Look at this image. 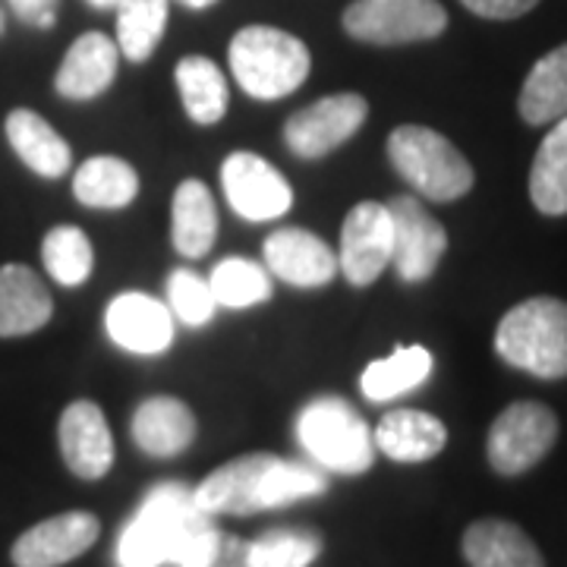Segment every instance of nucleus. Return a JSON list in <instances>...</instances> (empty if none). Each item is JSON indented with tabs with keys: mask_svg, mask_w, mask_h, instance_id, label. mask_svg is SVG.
Segmentation results:
<instances>
[{
	"mask_svg": "<svg viewBox=\"0 0 567 567\" xmlns=\"http://www.w3.org/2000/svg\"><path fill=\"white\" fill-rule=\"evenodd\" d=\"M102 524L89 511H66L25 529L10 548L17 567H61L99 543Z\"/></svg>",
	"mask_w": 567,
	"mask_h": 567,
	"instance_id": "nucleus-12",
	"label": "nucleus"
},
{
	"mask_svg": "<svg viewBox=\"0 0 567 567\" xmlns=\"http://www.w3.org/2000/svg\"><path fill=\"white\" fill-rule=\"evenodd\" d=\"M171 237L183 259H203L218 240V208L203 181H183L171 205Z\"/></svg>",
	"mask_w": 567,
	"mask_h": 567,
	"instance_id": "nucleus-23",
	"label": "nucleus"
},
{
	"mask_svg": "<svg viewBox=\"0 0 567 567\" xmlns=\"http://www.w3.org/2000/svg\"><path fill=\"white\" fill-rule=\"evenodd\" d=\"M196 432H199V425H196L193 410L183 404L181 398H171V394L142 401L130 420V435H133L136 447L158 461H171V457L183 454L196 442Z\"/></svg>",
	"mask_w": 567,
	"mask_h": 567,
	"instance_id": "nucleus-18",
	"label": "nucleus"
},
{
	"mask_svg": "<svg viewBox=\"0 0 567 567\" xmlns=\"http://www.w3.org/2000/svg\"><path fill=\"white\" fill-rule=\"evenodd\" d=\"M558 442V416L539 401H517L498 413L488 429V464L502 476H520Z\"/></svg>",
	"mask_w": 567,
	"mask_h": 567,
	"instance_id": "nucleus-7",
	"label": "nucleus"
},
{
	"mask_svg": "<svg viewBox=\"0 0 567 567\" xmlns=\"http://www.w3.org/2000/svg\"><path fill=\"white\" fill-rule=\"evenodd\" d=\"M391 215V265L404 284H423L435 275L447 249V230L420 199L394 196L388 203Z\"/></svg>",
	"mask_w": 567,
	"mask_h": 567,
	"instance_id": "nucleus-9",
	"label": "nucleus"
},
{
	"mask_svg": "<svg viewBox=\"0 0 567 567\" xmlns=\"http://www.w3.org/2000/svg\"><path fill=\"white\" fill-rule=\"evenodd\" d=\"M104 328L114 344L140 357H158L174 344V312L140 290H126L107 303Z\"/></svg>",
	"mask_w": 567,
	"mask_h": 567,
	"instance_id": "nucleus-13",
	"label": "nucleus"
},
{
	"mask_svg": "<svg viewBox=\"0 0 567 567\" xmlns=\"http://www.w3.org/2000/svg\"><path fill=\"white\" fill-rule=\"evenodd\" d=\"M461 3L483 20H517L527 17L539 0H461Z\"/></svg>",
	"mask_w": 567,
	"mask_h": 567,
	"instance_id": "nucleus-34",
	"label": "nucleus"
},
{
	"mask_svg": "<svg viewBox=\"0 0 567 567\" xmlns=\"http://www.w3.org/2000/svg\"><path fill=\"white\" fill-rule=\"evenodd\" d=\"M297 439L324 473L360 476L375 461V442L365 420L350 401L322 394L300 410Z\"/></svg>",
	"mask_w": 567,
	"mask_h": 567,
	"instance_id": "nucleus-5",
	"label": "nucleus"
},
{
	"mask_svg": "<svg viewBox=\"0 0 567 567\" xmlns=\"http://www.w3.org/2000/svg\"><path fill=\"white\" fill-rule=\"evenodd\" d=\"M0 32H3V13H0Z\"/></svg>",
	"mask_w": 567,
	"mask_h": 567,
	"instance_id": "nucleus-39",
	"label": "nucleus"
},
{
	"mask_svg": "<svg viewBox=\"0 0 567 567\" xmlns=\"http://www.w3.org/2000/svg\"><path fill=\"white\" fill-rule=\"evenodd\" d=\"M221 186L230 208L246 221H275L293 205V189L287 177L252 152H234L224 158Z\"/></svg>",
	"mask_w": 567,
	"mask_h": 567,
	"instance_id": "nucleus-10",
	"label": "nucleus"
},
{
	"mask_svg": "<svg viewBox=\"0 0 567 567\" xmlns=\"http://www.w3.org/2000/svg\"><path fill=\"white\" fill-rule=\"evenodd\" d=\"M174 80H177L181 102L193 123L212 126L227 114L230 92H227V80H224V73L215 61H208L203 54H189L177 63Z\"/></svg>",
	"mask_w": 567,
	"mask_h": 567,
	"instance_id": "nucleus-26",
	"label": "nucleus"
},
{
	"mask_svg": "<svg viewBox=\"0 0 567 567\" xmlns=\"http://www.w3.org/2000/svg\"><path fill=\"white\" fill-rule=\"evenodd\" d=\"M227 61L237 85L259 102L287 99L312 70V54L303 41L275 25L240 29L227 48Z\"/></svg>",
	"mask_w": 567,
	"mask_h": 567,
	"instance_id": "nucleus-2",
	"label": "nucleus"
},
{
	"mask_svg": "<svg viewBox=\"0 0 567 567\" xmlns=\"http://www.w3.org/2000/svg\"><path fill=\"white\" fill-rule=\"evenodd\" d=\"M3 130H7L13 152L20 155V162L29 171H35L39 177L58 181L70 171V164H73L70 145L41 114L29 111V107H17V111H10Z\"/></svg>",
	"mask_w": 567,
	"mask_h": 567,
	"instance_id": "nucleus-21",
	"label": "nucleus"
},
{
	"mask_svg": "<svg viewBox=\"0 0 567 567\" xmlns=\"http://www.w3.org/2000/svg\"><path fill=\"white\" fill-rule=\"evenodd\" d=\"M117 48L130 63H145L162 44L167 29V0H121L117 7Z\"/></svg>",
	"mask_w": 567,
	"mask_h": 567,
	"instance_id": "nucleus-30",
	"label": "nucleus"
},
{
	"mask_svg": "<svg viewBox=\"0 0 567 567\" xmlns=\"http://www.w3.org/2000/svg\"><path fill=\"white\" fill-rule=\"evenodd\" d=\"M208 287L218 309H249L271 300L275 293L268 268L244 256H227L215 265L208 275Z\"/></svg>",
	"mask_w": 567,
	"mask_h": 567,
	"instance_id": "nucleus-29",
	"label": "nucleus"
},
{
	"mask_svg": "<svg viewBox=\"0 0 567 567\" xmlns=\"http://www.w3.org/2000/svg\"><path fill=\"white\" fill-rule=\"evenodd\" d=\"M271 461H275V454H244L237 461H227L193 488V502L212 517L259 514V486H262L265 470Z\"/></svg>",
	"mask_w": 567,
	"mask_h": 567,
	"instance_id": "nucleus-17",
	"label": "nucleus"
},
{
	"mask_svg": "<svg viewBox=\"0 0 567 567\" xmlns=\"http://www.w3.org/2000/svg\"><path fill=\"white\" fill-rule=\"evenodd\" d=\"M319 555H322V536L316 529H268L259 539L246 543L249 567H309Z\"/></svg>",
	"mask_w": 567,
	"mask_h": 567,
	"instance_id": "nucleus-32",
	"label": "nucleus"
},
{
	"mask_svg": "<svg viewBox=\"0 0 567 567\" xmlns=\"http://www.w3.org/2000/svg\"><path fill=\"white\" fill-rule=\"evenodd\" d=\"M73 196L89 208L117 212L140 196V174L117 155H95L76 167Z\"/></svg>",
	"mask_w": 567,
	"mask_h": 567,
	"instance_id": "nucleus-25",
	"label": "nucleus"
},
{
	"mask_svg": "<svg viewBox=\"0 0 567 567\" xmlns=\"http://www.w3.org/2000/svg\"><path fill=\"white\" fill-rule=\"evenodd\" d=\"M365 117H369V102L363 95L357 92L324 95L319 102L300 107L297 114H290V121L284 123V142L297 158L316 162L331 155L347 140H353Z\"/></svg>",
	"mask_w": 567,
	"mask_h": 567,
	"instance_id": "nucleus-8",
	"label": "nucleus"
},
{
	"mask_svg": "<svg viewBox=\"0 0 567 567\" xmlns=\"http://www.w3.org/2000/svg\"><path fill=\"white\" fill-rule=\"evenodd\" d=\"M41 262L48 268V275L63 287H80L89 281L92 268H95V252L85 237V230L73 227V224H61L51 227L44 234L41 244Z\"/></svg>",
	"mask_w": 567,
	"mask_h": 567,
	"instance_id": "nucleus-31",
	"label": "nucleus"
},
{
	"mask_svg": "<svg viewBox=\"0 0 567 567\" xmlns=\"http://www.w3.org/2000/svg\"><path fill=\"white\" fill-rule=\"evenodd\" d=\"M54 316V300L48 287L29 265L0 268V338L32 334Z\"/></svg>",
	"mask_w": 567,
	"mask_h": 567,
	"instance_id": "nucleus-20",
	"label": "nucleus"
},
{
	"mask_svg": "<svg viewBox=\"0 0 567 567\" xmlns=\"http://www.w3.org/2000/svg\"><path fill=\"white\" fill-rule=\"evenodd\" d=\"M199 567H249V558H246V539H240V536H224L221 546L215 551V558Z\"/></svg>",
	"mask_w": 567,
	"mask_h": 567,
	"instance_id": "nucleus-36",
	"label": "nucleus"
},
{
	"mask_svg": "<svg viewBox=\"0 0 567 567\" xmlns=\"http://www.w3.org/2000/svg\"><path fill=\"white\" fill-rule=\"evenodd\" d=\"M495 350L507 365L536 379L567 375V303L555 297H533L514 309L495 331Z\"/></svg>",
	"mask_w": 567,
	"mask_h": 567,
	"instance_id": "nucleus-3",
	"label": "nucleus"
},
{
	"mask_svg": "<svg viewBox=\"0 0 567 567\" xmlns=\"http://www.w3.org/2000/svg\"><path fill=\"white\" fill-rule=\"evenodd\" d=\"M262 259L268 275L293 287H324L338 275V256L319 234L303 227H281L265 237Z\"/></svg>",
	"mask_w": 567,
	"mask_h": 567,
	"instance_id": "nucleus-14",
	"label": "nucleus"
},
{
	"mask_svg": "<svg viewBox=\"0 0 567 567\" xmlns=\"http://www.w3.org/2000/svg\"><path fill=\"white\" fill-rule=\"evenodd\" d=\"M388 162L429 203H457L476 181L454 142L416 123H404L388 136Z\"/></svg>",
	"mask_w": 567,
	"mask_h": 567,
	"instance_id": "nucleus-4",
	"label": "nucleus"
},
{
	"mask_svg": "<svg viewBox=\"0 0 567 567\" xmlns=\"http://www.w3.org/2000/svg\"><path fill=\"white\" fill-rule=\"evenodd\" d=\"M391 215L382 203H360L350 208L341 227V252L338 271L353 287L375 284L391 265Z\"/></svg>",
	"mask_w": 567,
	"mask_h": 567,
	"instance_id": "nucleus-11",
	"label": "nucleus"
},
{
	"mask_svg": "<svg viewBox=\"0 0 567 567\" xmlns=\"http://www.w3.org/2000/svg\"><path fill=\"white\" fill-rule=\"evenodd\" d=\"M89 3H92L95 10H107V7H117L121 0H89Z\"/></svg>",
	"mask_w": 567,
	"mask_h": 567,
	"instance_id": "nucleus-38",
	"label": "nucleus"
},
{
	"mask_svg": "<svg viewBox=\"0 0 567 567\" xmlns=\"http://www.w3.org/2000/svg\"><path fill=\"white\" fill-rule=\"evenodd\" d=\"M183 7H189V10H205V7H212V3H218V0H177Z\"/></svg>",
	"mask_w": 567,
	"mask_h": 567,
	"instance_id": "nucleus-37",
	"label": "nucleus"
},
{
	"mask_svg": "<svg viewBox=\"0 0 567 567\" xmlns=\"http://www.w3.org/2000/svg\"><path fill=\"white\" fill-rule=\"evenodd\" d=\"M58 442L70 473L80 480H102L114 466V435L95 401H73L63 410Z\"/></svg>",
	"mask_w": 567,
	"mask_h": 567,
	"instance_id": "nucleus-15",
	"label": "nucleus"
},
{
	"mask_svg": "<svg viewBox=\"0 0 567 567\" xmlns=\"http://www.w3.org/2000/svg\"><path fill=\"white\" fill-rule=\"evenodd\" d=\"M121 63V48L104 32H85L70 44L61 70L54 76V89L66 102H92L111 89Z\"/></svg>",
	"mask_w": 567,
	"mask_h": 567,
	"instance_id": "nucleus-16",
	"label": "nucleus"
},
{
	"mask_svg": "<svg viewBox=\"0 0 567 567\" xmlns=\"http://www.w3.org/2000/svg\"><path fill=\"white\" fill-rule=\"evenodd\" d=\"M529 199L543 215H567V117L555 121L551 133L536 148L529 167Z\"/></svg>",
	"mask_w": 567,
	"mask_h": 567,
	"instance_id": "nucleus-28",
	"label": "nucleus"
},
{
	"mask_svg": "<svg viewBox=\"0 0 567 567\" xmlns=\"http://www.w3.org/2000/svg\"><path fill=\"white\" fill-rule=\"evenodd\" d=\"M517 111L529 126H546L567 117V44L539 58L520 89Z\"/></svg>",
	"mask_w": 567,
	"mask_h": 567,
	"instance_id": "nucleus-24",
	"label": "nucleus"
},
{
	"mask_svg": "<svg viewBox=\"0 0 567 567\" xmlns=\"http://www.w3.org/2000/svg\"><path fill=\"white\" fill-rule=\"evenodd\" d=\"M341 22L350 39L394 48L439 39L447 29V13L439 0H353Z\"/></svg>",
	"mask_w": 567,
	"mask_h": 567,
	"instance_id": "nucleus-6",
	"label": "nucleus"
},
{
	"mask_svg": "<svg viewBox=\"0 0 567 567\" xmlns=\"http://www.w3.org/2000/svg\"><path fill=\"white\" fill-rule=\"evenodd\" d=\"M429 375H432V353L425 347H398L385 360L365 365L360 391H363L365 401L385 404V401H394L406 391H416Z\"/></svg>",
	"mask_w": 567,
	"mask_h": 567,
	"instance_id": "nucleus-27",
	"label": "nucleus"
},
{
	"mask_svg": "<svg viewBox=\"0 0 567 567\" xmlns=\"http://www.w3.org/2000/svg\"><path fill=\"white\" fill-rule=\"evenodd\" d=\"M167 309L174 319H181L189 328H203L215 319L218 303L212 297L208 278L196 275L193 268H174L167 275Z\"/></svg>",
	"mask_w": 567,
	"mask_h": 567,
	"instance_id": "nucleus-33",
	"label": "nucleus"
},
{
	"mask_svg": "<svg viewBox=\"0 0 567 567\" xmlns=\"http://www.w3.org/2000/svg\"><path fill=\"white\" fill-rule=\"evenodd\" d=\"M7 3L13 7V13L22 22H32L39 29H51L54 20H58V13H54L58 0H7Z\"/></svg>",
	"mask_w": 567,
	"mask_h": 567,
	"instance_id": "nucleus-35",
	"label": "nucleus"
},
{
	"mask_svg": "<svg viewBox=\"0 0 567 567\" xmlns=\"http://www.w3.org/2000/svg\"><path fill=\"white\" fill-rule=\"evenodd\" d=\"M224 533L193 502V488L162 483L142 498L117 539L121 567H199L215 558Z\"/></svg>",
	"mask_w": 567,
	"mask_h": 567,
	"instance_id": "nucleus-1",
	"label": "nucleus"
},
{
	"mask_svg": "<svg viewBox=\"0 0 567 567\" xmlns=\"http://www.w3.org/2000/svg\"><path fill=\"white\" fill-rule=\"evenodd\" d=\"M461 548L470 567H546L543 551L527 533L498 517L470 524Z\"/></svg>",
	"mask_w": 567,
	"mask_h": 567,
	"instance_id": "nucleus-22",
	"label": "nucleus"
},
{
	"mask_svg": "<svg viewBox=\"0 0 567 567\" xmlns=\"http://www.w3.org/2000/svg\"><path fill=\"white\" fill-rule=\"evenodd\" d=\"M375 451H382L394 464H425L447 445V429L439 416L425 410H391L372 435Z\"/></svg>",
	"mask_w": 567,
	"mask_h": 567,
	"instance_id": "nucleus-19",
	"label": "nucleus"
}]
</instances>
